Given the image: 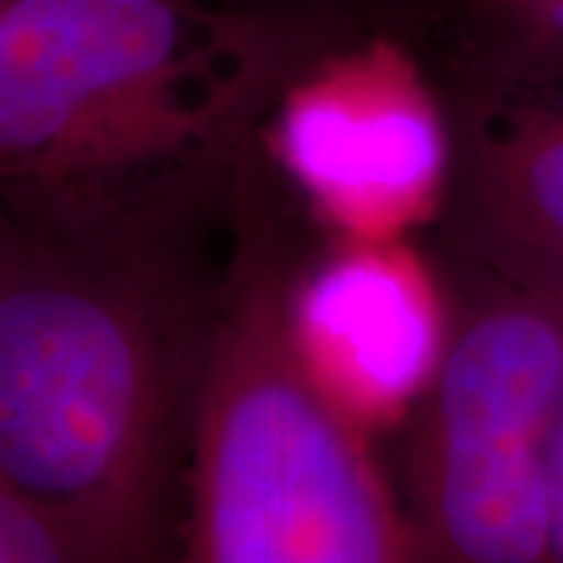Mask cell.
<instances>
[{
	"label": "cell",
	"mask_w": 563,
	"mask_h": 563,
	"mask_svg": "<svg viewBox=\"0 0 563 563\" xmlns=\"http://www.w3.org/2000/svg\"><path fill=\"white\" fill-rule=\"evenodd\" d=\"M151 235H32L0 273V479L88 563H161L185 376Z\"/></svg>",
	"instance_id": "cell-1"
},
{
	"label": "cell",
	"mask_w": 563,
	"mask_h": 563,
	"mask_svg": "<svg viewBox=\"0 0 563 563\" xmlns=\"http://www.w3.org/2000/svg\"><path fill=\"white\" fill-rule=\"evenodd\" d=\"M179 0H0V207L32 235H144L251 79Z\"/></svg>",
	"instance_id": "cell-2"
},
{
	"label": "cell",
	"mask_w": 563,
	"mask_h": 563,
	"mask_svg": "<svg viewBox=\"0 0 563 563\" xmlns=\"http://www.w3.org/2000/svg\"><path fill=\"white\" fill-rule=\"evenodd\" d=\"M188 563H422L366 422L303 366L288 285L263 261L235 279L195 373Z\"/></svg>",
	"instance_id": "cell-3"
},
{
	"label": "cell",
	"mask_w": 563,
	"mask_h": 563,
	"mask_svg": "<svg viewBox=\"0 0 563 563\" xmlns=\"http://www.w3.org/2000/svg\"><path fill=\"white\" fill-rule=\"evenodd\" d=\"M563 303L483 263L461 301L413 439L422 563H551V444Z\"/></svg>",
	"instance_id": "cell-4"
},
{
	"label": "cell",
	"mask_w": 563,
	"mask_h": 563,
	"mask_svg": "<svg viewBox=\"0 0 563 563\" xmlns=\"http://www.w3.org/2000/svg\"><path fill=\"white\" fill-rule=\"evenodd\" d=\"M276 154L354 242H388L435 203L448 144L417 79L376 54L298 85L279 107Z\"/></svg>",
	"instance_id": "cell-5"
},
{
	"label": "cell",
	"mask_w": 563,
	"mask_h": 563,
	"mask_svg": "<svg viewBox=\"0 0 563 563\" xmlns=\"http://www.w3.org/2000/svg\"><path fill=\"white\" fill-rule=\"evenodd\" d=\"M288 325L313 379L366 426L422 398L448 342L432 282L388 242H354L288 288Z\"/></svg>",
	"instance_id": "cell-6"
},
{
	"label": "cell",
	"mask_w": 563,
	"mask_h": 563,
	"mask_svg": "<svg viewBox=\"0 0 563 563\" xmlns=\"http://www.w3.org/2000/svg\"><path fill=\"white\" fill-rule=\"evenodd\" d=\"M479 263L563 303V117L532 110L473 169Z\"/></svg>",
	"instance_id": "cell-7"
},
{
	"label": "cell",
	"mask_w": 563,
	"mask_h": 563,
	"mask_svg": "<svg viewBox=\"0 0 563 563\" xmlns=\"http://www.w3.org/2000/svg\"><path fill=\"white\" fill-rule=\"evenodd\" d=\"M0 563H88L38 507L0 479Z\"/></svg>",
	"instance_id": "cell-8"
},
{
	"label": "cell",
	"mask_w": 563,
	"mask_h": 563,
	"mask_svg": "<svg viewBox=\"0 0 563 563\" xmlns=\"http://www.w3.org/2000/svg\"><path fill=\"white\" fill-rule=\"evenodd\" d=\"M551 563H563V398L551 444Z\"/></svg>",
	"instance_id": "cell-9"
},
{
	"label": "cell",
	"mask_w": 563,
	"mask_h": 563,
	"mask_svg": "<svg viewBox=\"0 0 563 563\" xmlns=\"http://www.w3.org/2000/svg\"><path fill=\"white\" fill-rule=\"evenodd\" d=\"M22 244H25V229L0 207V273L13 263Z\"/></svg>",
	"instance_id": "cell-10"
},
{
	"label": "cell",
	"mask_w": 563,
	"mask_h": 563,
	"mask_svg": "<svg viewBox=\"0 0 563 563\" xmlns=\"http://www.w3.org/2000/svg\"><path fill=\"white\" fill-rule=\"evenodd\" d=\"M536 7L542 10L544 20L551 22L558 32H563V0H536Z\"/></svg>",
	"instance_id": "cell-11"
}]
</instances>
